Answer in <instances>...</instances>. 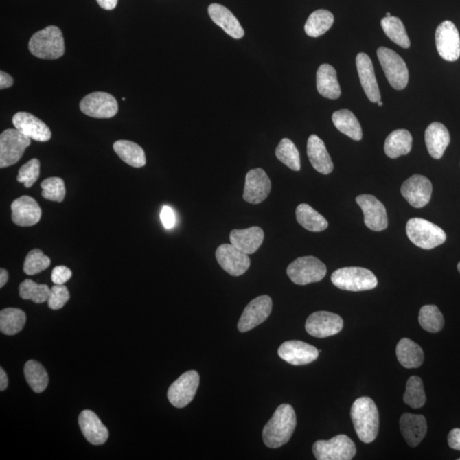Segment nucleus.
<instances>
[{
	"instance_id": "nucleus-1",
	"label": "nucleus",
	"mask_w": 460,
	"mask_h": 460,
	"mask_svg": "<svg viewBox=\"0 0 460 460\" xmlns=\"http://www.w3.org/2000/svg\"><path fill=\"white\" fill-rule=\"evenodd\" d=\"M297 426L295 409L290 404L276 409L273 417L263 430V440L268 448H278L288 444Z\"/></svg>"
},
{
	"instance_id": "nucleus-2",
	"label": "nucleus",
	"mask_w": 460,
	"mask_h": 460,
	"mask_svg": "<svg viewBox=\"0 0 460 460\" xmlns=\"http://www.w3.org/2000/svg\"><path fill=\"white\" fill-rule=\"evenodd\" d=\"M352 419L357 436L364 444H371L380 430V413L373 399L363 396L353 403Z\"/></svg>"
},
{
	"instance_id": "nucleus-3",
	"label": "nucleus",
	"mask_w": 460,
	"mask_h": 460,
	"mask_svg": "<svg viewBox=\"0 0 460 460\" xmlns=\"http://www.w3.org/2000/svg\"><path fill=\"white\" fill-rule=\"evenodd\" d=\"M30 51L38 58L55 60L65 51L62 31L56 26H49L33 35L28 45Z\"/></svg>"
},
{
	"instance_id": "nucleus-4",
	"label": "nucleus",
	"mask_w": 460,
	"mask_h": 460,
	"mask_svg": "<svg viewBox=\"0 0 460 460\" xmlns=\"http://www.w3.org/2000/svg\"><path fill=\"white\" fill-rule=\"evenodd\" d=\"M406 231L414 245L424 250L436 249L447 240L444 229L424 218L409 219Z\"/></svg>"
},
{
	"instance_id": "nucleus-5",
	"label": "nucleus",
	"mask_w": 460,
	"mask_h": 460,
	"mask_svg": "<svg viewBox=\"0 0 460 460\" xmlns=\"http://www.w3.org/2000/svg\"><path fill=\"white\" fill-rule=\"evenodd\" d=\"M331 281L338 288L349 292L368 291L378 286L373 272L360 267L338 268L332 273Z\"/></svg>"
},
{
	"instance_id": "nucleus-6",
	"label": "nucleus",
	"mask_w": 460,
	"mask_h": 460,
	"mask_svg": "<svg viewBox=\"0 0 460 460\" xmlns=\"http://www.w3.org/2000/svg\"><path fill=\"white\" fill-rule=\"evenodd\" d=\"M286 273L295 284L306 286L321 281L327 275V267L316 257H301L289 264Z\"/></svg>"
},
{
	"instance_id": "nucleus-7",
	"label": "nucleus",
	"mask_w": 460,
	"mask_h": 460,
	"mask_svg": "<svg viewBox=\"0 0 460 460\" xmlns=\"http://www.w3.org/2000/svg\"><path fill=\"white\" fill-rule=\"evenodd\" d=\"M312 449L318 460H350L356 454L355 444L345 435H338L327 441H317Z\"/></svg>"
},
{
	"instance_id": "nucleus-8",
	"label": "nucleus",
	"mask_w": 460,
	"mask_h": 460,
	"mask_svg": "<svg viewBox=\"0 0 460 460\" xmlns=\"http://www.w3.org/2000/svg\"><path fill=\"white\" fill-rule=\"evenodd\" d=\"M378 58L389 83L395 90H403L409 83V73L404 60L387 47L378 48Z\"/></svg>"
},
{
	"instance_id": "nucleus-9",
	"label": "nucleus",
	"mask_w": 460,
	"mask_h": 460,
	"mask_svg": "<svg viewBox=\"0 0 460 460\" xmlns=\"http://www.w3.org/2000/svg\"><path fill=\"white\" fill-rule=\"evenodd\" d=\"M30 144V138L16 128L3 132L0 135V168L15 165Z\"/></svg>"
},
{
	"instance_id": "nucleus-10",
	"label": "nucleus",
	"mask_w": 460,
	"mask_h": 460,
	"mask_svg": "<svg viewBox=\"0 0 460 460\" xmlns=\"http://www.w3.org/2000/svg\"><path fill=\"white\" fill-rule=\"evenodd\" d=\"M199 384V373L194 370L186 371L170 387L168 392L169 402L175 408H185L193 401Z\"/></svg>"
},
{
	"instance_id": "nucleus-11",
	"label": "nucleus",
	"mask_w": 460,
	"mask_h": 460,
	"mask_svg": "<svg viewBox=\"0 0 460 460\" xmlns=\"http://www.w3.org/2000/svg\"><path fill=\"white\" fill-rule=\"evenodd\" d=\"M80 111L84 115L97 119H109L118 113V102L106 92H93L80 102Z\"/></svg>"
},
{
	"instance_id": "nucleus-12",
	"label": "nucleus",
	"mask_w": 460,
	"mask_h": 460,
	"mask_svg": "<svg viewBox=\"0 0 460 460\" xmlns=\"http://www.w3.org/2000/svg\"><path fill=\"white\" fill-rule=\"evenodd\" d=\"M344 327V321L337 314L317 311L311 314L306 321V329L313 337L324 338L338 334Z\"/></svg>"
},
{
	"instance_id": "nucleus-13",
	"label": "nucleus",
	"mask_w": 460,
	"mask_h": 460,
	"mask_svg": "<svg viewBox=\"0 0 460 460\" xmlns=\"http://www.w3.org/2000/svg\"><path fill=\"white\" fill-rule=\"evenodd\" d=\"M436 45L439 55L448 62H455L460 56V37L457 27L450 21H444L436 31Z\"/></svg>"
},
{
	"instance_id": "nucleus-14",
	"label": "nucleus",
	"mask_w": 460,
	"mask_h": 460,
	"mask_svg": "<svg viewBox=\"0 0 460 460\" xmlns=\"http://www.w3.org/2000/svg\"><path fill=\"white\" fill-rule=\"evenodd\" d=\"M272 306L273 303L268 295H262L251 301L240 318L239 331L246 332L263 323L271 316Z\"/></svg>"
},
{
	"instance_id": "nucleus-15",
	"label": "nucleus",
	"mask_w": 460,
	"mask_h": 460,
	"mask_svg": "<svg viewBox=\"0 0 460 460\" xmlns=\"http://www.w3.org/2000/svg\"><path fill=\"white\" fill-rule=\"evenodd\" d=\"M216 258L222 270L233 276L245 274L251 265L249 254L243 253L232 244H222L216 251Z\"/></svg>"
},
{
	"instance_id": "nucleus-16",
	"label": "nucleus",
	"mask_w": 460,
	"mask_h": 460,
	"mask_svg": "<svg viewBox=\"0 0 460 460\" xmlns=\"http://www.w3.org/2000/svg\"><path fill=\"white\" fill-rule=\"evenodd\" d=\"M356 200L362 208L364 222L368 229L373 231H382L388 227L387 209L376 197L371 194H360Z\"/></svg>"
},
{
	"instance_id": "nucleus-17",
	"label": "nucleus",
	"mask_w": 460,
	"mask_h": 460,
	"mask_svg": "<svg viewBox=\"0 0 460 460\" xmlns=\"http://www.w3.org/2000/svg\"><path fill=\"white\" fill-rule=\"evenodd\" d=\"M271 191V179L263 169H253L247 172L243 193V199L246 203L260 204L267 199Z\"/></svg>"
},
{
	"instance_id": "nucleus-18",
	"label": "nucleus",
	"mask_w": 460,
	"mask_h": 460,
	"mask_svg": "<svg viewBox=\"0 0 460 460\" xmlns=\"http://www.w3.org/2000/svg\"><path fill=\"white\" fill-rule=\"evenodd\" d=\"M433 189L429 179L416 174L403 183L401 193L413 207L422 208L430 203Z\"/></svg>"
},
{
	"instance_id": "nucleus-19",
	"label": "nucleus",
	"mask_w": 460,
	"mask_h": 460,
	"mask_svg": "<svg viewBox=\"0 0 460 460\" xmlns=\"http://www.w3.org/2000/svg\"><path fill=\"white\" fill-rule=\"evenodd\" d=\"M319 353L316 347L299 341L283 343L278 349L279 356L295 366L306 365L314 362L319 356Z\"/></svg>"
},
{
	"instance_id": "nucleus-20",
	"label": "nucleus",
	"mask_w": 460,
	"mask_h": 460,
	"mask_svg": "<svg viewBox=\"0 0 460 460\" xmlns=\"http://www.w3.org/2000/svg\"><path fill=\"white\" fill-rule=\"evenodd\" d=\"M12 219L17 226L30 227L40 222L42 211L37 201L30 196H23L12 204Z\"/></svg>"
},
{
	"instance_id": "nucleus-21",
	"label": "nucleus",
	"mask_w": 460,
	"mask_h": 460,
	"mask_svg": "<svg viewBox=\"0 0 460 460\" xmlns=\"http://www.w3.org/2000/svg\"><path fill=\"white\" fill-rule=\"evenodd\" d=\"M14 126L25 136L37 141H47L51 138V132L46 124L27 112H19L13 116Z\"/></svg>"
},
{
	"instance_id": "nucleus-22",
	"label": "nucleus",
	"mask_w": 460,
	"mask_h": 460,
	"mask_svg": "<svg viewBox=\"0 0 460 460\" xmlns=\"http://www.w3.org/2000/svg\"><path fill=\"white\" fill-rule=\"evenodd\" d=\"M356 62L360 82L367 98L373 102H380L381 99L380 88L375 76L373 62L369 56L366 53H359L356 56Z\"/></svg>"
},
{
	"instance_id": "nucleus-23",
	"label": "nucleus",
	"mask_w": 460,
	"mask_h": 460,
	"mask_svg": "<svg viewBox=\"0 0 460 460\" xmlns=\"http://www.w3.org/2000/svg\"><path fill=\"white\" fill-rule=\"evenodd\" d=\"M79 424L87 440L93 445H102L108 439L107 427L91 410H84L79 416Z\"/></svg>"
},
{
	"instance_id": "nucleus-24",
	"label": "nucleus",
	"mask_w": 460,
	"mask_h": 460,
	"mask_svg": "<svg viewBox=\"0 0 460 460\" xmlns=\"http://www.w3.org/2000/svg\"><path fill=\"white\" fill-rule=\"evenodd\" d=\"M400 428L403 437L410 447L415 448L427 433L426 417L420 414L404 413L400 419Z\"/></svg>"
},
{
	"instance_id": "nucleus-25",
	"label": "nucleus",
	"mask_w": 460,
	"mask_h": 460,
	"mask_svg": "<svg viewBox=\"0 0 460 460\" xmlns=\"http://www.w3.org/2000/svg\"><path fill=\"white\" fill-rule=\"evenodd\" d=\"M230 242L246 254H253L263 244L264 230L257 226L249 229H233L230 233Z\"/></svg>"
},
{
	"instance_id": "nucleus-26",
	"label": "nucleus",
	"mask_w": 460,
	"mask_h": 460,
	"mask_svg": "<svg viewBox=\"0 0 460 460\" xmlns=\"http://www.w3.org/2000/svg\"><path fill=\"white\" fill-rule=\"evenodd\" d=\"M208 13L214 23L220 27L229 36L240 40L245 34L238 19L226 7L219 3H211L209 6Z\"/></svg>"
},
{
	"instance_id": "nucleus-27",
	"label": "nucleus",
	"mask_w": 460,
	"mask_h": 460,
	"mask_svg": "<svg viewBox=\"0 0 460 460\" xmlns=\"http://www.w3.org/2000/svg\"><path fill=\"white\" fill-rule=\"evenodd\" d=\"M307 154L313 168L321 174L328 175L334 171V163L329 155L324 141L317 135L308 139Z\"/></svg>"
},
{
	"instance_id": "nucleus-28",
	"label": "nucleus",
	"mask_w": 460,
	"mask_h": 460,
	"mask_svg": "<svg viewBox=\"0 0 460 460\" xmlns=\"http://www.w3.org/2000/svg\"><path fill=\"white\" fill-rule=\"evenodd\" d=\"M424 139L431 157L441 159L450 143V135L444 124L434 122L427 127Z\"/></svg>"
},
{
	"instance_id": "nucleus-29",
	"label": "nucleus",
	"mask_w": 460,
	"mask_h": 460,
	"mask_svg": "<svg viewBox=\"0 0 460 460\" xmlns=\"http://www.w3.org/2000/svg\"><path fill=\"white\" fill-rule=\"evenodd\" d=\"M317 87L322 97L329 99H338L341 95L337 72L334 67L322 65L317 70Z\"/></svg>"
},
{
	"instance_id": "nucleus-30",
	"label": "nucleus",
	"mask_w": 460,
	"mask_h": 460,
	"mask_svg": "<svg viewBox=\"0 0 460 460\" xmlns=\"http://www.w3.org/2000/svg\"><path fill=\"white\" fill-rule=\"evenodd\" d=\"M395 353L398 362L405 368H417L424 363L422 348L411 339H401L396 346Z\"/></svg>"
},
{
	"instance_id": "nucleus-31",
	"label": "nucleus",
	"mask_w": 460,
	"mask_h": 460,
	"mask_svg": "<svg viewBox=\"0 0 460 460\" xmlns=\"http://www.w3.org/2000/svg\"><path fill=\"white\" fill-rule=\"evenodd\" d=\"M413 137L409 130H395L385 140L384 152L391 159L406 155L412 150Z\"/></svg>"
},
{
	"instance_id": "nucleus-32",
	"label": "nucleus",
	"mask_w": 460,
	"mask_h": 460,
	"mask_svg": "<svg viewBox=\"0 0 460 460\" xmlns=\"http://www.w3.org/2000/svg\"><path fill=\"white\" fill-rule=\"evenodd\" d=\"M114 150L124 162L133 168H140L146 165L144 150L133 141H117L114 144Z\"/></svg>"
},
{
	"instance_id": "nucleus-33",
	"label": "nucleus",
	"mask_w": 460,
	"mask_h": 460,
	"mask_svg": "<svg viewBox=\"0 0 460 460\" xmlns=\"http://www.w3.org/2000/svg\"><path fill=\"white\" fill-rule=\"evenodd\" d=\"M332 122L336 128L355 141L362 140L363 130L358 119L348 109L336 111L332 115Z\"/></svg>"
},
{
	"instance_id": "nucleus-34",
	"label": "nucleus",
	"mask_w": 460,
	"mask_h": 460,
	"mask_svg": "<svg viewBox=\"0 0 460 460\" xmlns=\"http://www.w3.org/2000/svg\"><path fill=\"white\" fill-rule=\"evenodd\" d=\"M296 218L302 227L311 232H321L328 227L327 219L307 204L297 207Z\"/></svg>"
},
{
	"instance_id": "nucleus-35",
	"label": "nucleus",
	"mask_w": 460,
	"mask_h": 460,
	"mask_svg": "<svg viewBox=\"0 0 460 460\" xmlns=\"http://www.w3.org/2000/svg\"><path fill=\"white\" fill-rule=\"evenodd\" d=\"M26 321L24 311L16 308H7L0 312V331L5 335L17 334L23 330Z\"/></svg>"
},
{
	"instance_id": "nucleus-36",
	"label": "nucleus",
	"mask_w": 460,
	"mask_h": 460,
	"mask_svg": "<svg viewBox=\"0 0 460 460\" xmlns=\"http://www.w3.org/2000/svg\"><path fill=\"white\" fill-rule=\"evenodd\" d=\"M334 23V16L325 10L314 12L308 19L304 30L308 36L317 38L330 30Z\"/></svg>"
},
{
	"instance_id": "nucleus-37",
	"label": "nucleus",
	"mask_w": 460,
	"mask_h": 460,
	"mask_svg": "<svg viewBox=\"0 0 460 460\" xmlns=\"http://www.w3.org/2000/svg\"><path fill=\"white\" fill-rule=\"evenodd\" d=\"M24 375L28 385L35 393L45 391L49 384L47 371L40 363L30 360L25 364Z\"/></svg>"
},
{
	"instance_id": "nucleus-38",
	"label": "nucleus",
	"mask_w": 460,
	"mask_h": 460,
	"mask_svg": "<svg viewBox=\"0 0 460 460\" xmlns=\"http://www.w3.org/2000/svg\"><path fill=\"white\" fill-rule=\"evenodd\" d=\"M381 27L388 38L396 45L402 46V48L410 47V41L406 34L404 24L395 16L384 17L381 21Z\"/></svg>"
},
{
	"instance_id": "nucleus-39",
	"label": "nucleus",
	"mask_w": 460,
	"mask_h": 460,
	"mask_svg": "<svg viewBox=\"0 0 460 460\" xmlns=\"http://www.w3.org/2000/svg\"><path fill=\"white\" fill-rule=\"evenodd\" d=\"M403 401L412 409H419L426 404V395L423 381L419 377L412 376L406 382Z\"/></svg>"
},
{
	"instance_id": "nucleus-40",
	"label": "nucleus",
	"mask_w": 460,
	"mask_h": 460,
	"mask_svg": "<svg viewBox=\"0 0 460 460\" xmlns=\"http://www.w3.org/2000/svg\"><path fill=\"white\" fill-rule=\"evenodd\" d=\"M421 327L431 334H437L444 327V318L436 306H424L419 314Z\"/></svg>"
},
{
	"instance_id": "nucleus-41",
	"label": "nucleus",
	"mask_w": 460,
	"mask_h": 460,
	"mask_svg": "<svg viewBox=\"0 0 460 460\" xmlns=\"http://www.w3.org/2000/svg\"><path fill=\"white\" fill-rule=\"evenodd\" d=\"M275 155L278 160L292 171H300V157L298 148L288 138H283L276 148Z\"/></svg>"
},
{
	"instance_id": "nucleus-42",
	"label": "nucleus",
	"mask_w": 460,
	"mask_h": 460,
	"mask_svg": "<svg viewBox=\"0 0 460 460\" xmlns=\"http://www.w3.org/2000/svg\"><path fill=\"white\" fill-rule=\"evenodd\" d=\"M19 295L25 300H32L35 303H45L51 295V289L47 285L38 284L32 279H25L19 286Z\"/></svg>"
},
{
	"instance_id": "nucleus-43",
	"label": "nucleus",
	"mask_w": 460,
	"mask_h": 460,
	"mask_svg": "<svg viewBox=\"0 0 460 460\" xmlns=\"http://www.w3.org/2000/svg\"><path fill=\"white\" fill-rule=\"evenodd\" d=\"M51 260L40 249L30 251L25 258L23 271L28 275H34L48 268Z\"/></svg>"
},
{
	"instance_id": "nucleus-44",
	"label": "nucleus",
	"mask_w": 460,
	"mask_h": 460,
	"mask_svg": "<svg viewBox=\"0 0 460 460\" xmlns=\"http://www.w3.org/2000/svg\"><path fill=\"white\" fill-rule=\"evenodd\" d=\"M42 196L45 200L62 203L66 196L65 181L62 179L49 178L41 183Z\"/></svg>"
},
{
	"instance_id": "nucleus-45",
	"label": "nucleus",
	"mask_w": 460,
	"mask_h": 460,
	"mask_svg": "<svg viewBox=\"0 0 460 460\" xmlns=\"http://www.w3.org/2000/svg\"><path fill=\"white\" fill-rule=\"evenodd\" d=\"M40 161L37 159H32L31 161L27 162L20 168L16 180L28 189L36 183L38 176H40Z\"/></svg>"
},
{
	"instance_id": "nucleus-46",
	"label": "nucleus",
	"mask_w": 460,
	"mask_h": 460,
	"mask_svg": "<svg viewBox=\"0 0 460 460\" xmlns=\"http://www.w3.org/2000/svg\"><path fill=\"white\" fill-rule=\"evenodd\" d=\"M70 295L68 288L65 285L53 286L51 295L49 297L48 306L51 310H60L69 302Z\"/></svg>"
},
{
	"instance_id": "nucleus-47",
	"label": "nucleus",
	"mask_w": 460,
	"mask_h": 460,
	"mask_svg": "<svg viewBox=\"0 0 460 460\" xmlns=\"http://www.w3.org/2000/svg\"><path fill=\"white\" fill-rule=\"evenodd\" d=\"M73 273L70 268L66 266H56L53 268L51 281L56 285H65L72 277Z\"/></svg>"
},
{
	"instance_id": "nucleus-48",
	"label": "nucleus",
	"mask_w": 460,
	"mask_h": 460,
	"mask_svg": "<svg viewBox=\"0 0 460 460\" xmlns=\"http://www.w3.org/2000/svg\"><path fill=\"white\" fill-rule=\"evenodd\" d=\"M161 220L164 227L168 229H171L174 227L176 224V218L174 211L168 206L162 207L161 212Z\"/></svg>"
},
{
	"instance_id": "nucleus-49",
	"label": "nucleus",
	"mask_w": 460,
	"mask_h": 460,
	"mask_svg": "<svg viewBox=\"0 0 460 460\" xmlns=\"http://www.w3.org/2000/svg\"><path fill=\"white\" fill-rule=\"evenodd\" d=\"M448 446L455 450L460 451V429L452 430L448 434Z\"/></svg>"
},
{
	"instance_id": "nucleus-50",
	"label": "nucleus",
	"mask_w": 460,
	"mask_h": 460,
	"mask_svg": "<svg viewBox=\"0 0 460 460\" xmlns=\"http://www.w3.org/2000/svg\"><path fill=\"white\" fill-rule=\"evenodd\" d=\"M13 84L12 77L5 72H0V89L3 90L12 87Z\"/></svg>"
},
{
	"instance_id": "nucleus-51",
	"label": "nucleus",
	"mask_w": 460,
	"mask_h": 460,
	"mask_svg": "<svg viewBox=\"0 0 460 460\" xmlns=\"http://www.w3.org/2000/svg\"><path fill=\"white\" fill-rule=\"evenodd\" d=\"M97 2L101 8L111 10L115 8L118 0H97Z\"/></svg>"
},
{
	"instance_id": "nucleus-52",
	"label": "nucleus",
	"mask_w": 460,
	"mask_h": 460,
	"mask_svg": "<svg viewBox=\"0 0 460 460\" xmlns=\"http://www.w3.org/2000/svg\"><path fill=\"white\" fill-rule=\"evenodd\" d=\"M8 387V377L3 368H0V391H3L6 390Z\"/></svg>"
},
{
	"instance_id": "nucleus-53",
	"label": "nucleus",
	"mask_w": 460,
	"mask_h": 460,
	"mask_svg": "<svg viewBox=\"0 0 460 460\" xmlns=\"http://www.w3.org/2000/svg\"><path fill=\"white\" fill-rule=\"evenodd\" d=\"M8 272L3 270V268H1V270H0V288H2L3 286L6 284L7 281H8Z\"/></svg>"
},
{
	"instance_id": "nucleus-54",
	"label": "nucleus",
	"mask_w": 460,
	"mask_h": 460,
	"mask_svg": "<svg viewBox=\"0 0 460 460\" xmlns=\"http://www.w3.org/2000/svg\"><path fill=\"white\" fill-rule=\"evenodd\" d=\"M378 106H380V107H382V106H383V102H382L381 101L378 102Z\"/></svg>"
},
{
	"instance_id": "nucleus-55",
	"label": "nucleus",
	"mask_w": 460,
	"mask_h": 460,
	"mask_svg": "<svg viewBox=\"0 0 460 460\" xmlns=\"http://www.w3.org/2000/svg\"><path fill=\"white\" fill-rule=\"evenodd\" d=\"M390 16H391V14L390 12H387V16H385V17H390Z\"/></svg>"
},
{
	"instance_id": "nucleus-56",
	"label": "nucleus",
	"mask_w": 460,
	"mask_h": 460,
	"mask_svg": "<svg viewBox=\"0 0 460 460\" xmlns=\"http://www.w3.org/2000/svg\"><path fill=\"white\" fill-rule=\"evenodd\" d=\"M458 271H459V273H460V262H459V264H458Z\"/></svg>"
},
{
	"instance_id": "nucleus-57",
	"label": "nucleus",
	"mask_w": 460,
	"mask_h": 460,
	"mask_svg": "<svg viewBox=\"0 0 460 460\" xmlns=\"http://www.w3.org/2000/svg\"><path fill=\"white\" fill-rule=\"evenodd\" d=\"M458 460H460V458H459V459H458Z\"/></svg>"
}]
</instances>
